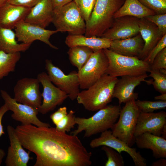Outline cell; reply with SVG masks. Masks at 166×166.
Wrapping results in <instances>:
<instances>
[{
  "instance_id": "cell-44",
  "label": "cell",
  "mask_w": 166,
  "mask_h": 166,
  "mask_svg": "<svg viewBox=\"0 0 166 166\" xmlns=\"http://www.w3.org/2000/svg\"><path fill=\"white\" fill-rule=\"evenodd\" d=\"M5 155L4 151L2 149L0 148V165H1L2 160Z\"/></svg>"
},
{
  "instance_id": "cell-35",
  "label": "cell",
  "mask_w": 166,
  "mask_h": 166,
  "mask_svg": "<svg viewBox=\"0 0 166 166\" xmlns=\"http://www.w3.org/2000/svg\"><path fill=\"white\" fill-rule=\"evenodd\" d=\"M145 18L155 24L163 35L166 34V14H156Z\"/></svg>"
},
{
  "instance_id": "cell-25",
  "label": "cell",
  "mask_w": 166,
  "mask_h": 166,
  "mask_svg": "<svg viewBox=\"0 0 166 166\" xmlns=\"http://www.w3.org/2000/svg\"><path fill=\"white\" fill-rule=\"evenodd\" d=\"M15 32L11 29L0 26V51L7 53L25 52L31 44L19 43Z\"/></svg>"
},
{
  "instance_id": "cell-5",
  "label": "cell",
  "mask_w": 166,
  "mask_h": 166,
  "mask_svg": "<svg viewBox=\"0 0 166 166\" xmlns=\"http://www.w3.org/2000/svg\"><path fill=\"white\" fill-rule=\"evenodd\" d=\"M108 60L105 74L113 77L137 76L147 73L151 70L147 62L136 57L118 54L109 49H103Z\"/></svg>"
},
{
  "instance_id": "cell-13",
  "label": "cell",
  "mask_w": 166,
  "mask_h": 166,
  "mask_svg": "<svg viewBox=\"0 0 166 166\" xmlns=\"http://www.w3.org/2000/svg\"><path fill=\"white\" fill-rule=\"evenodd\" d=\"M14 29L16 37L19 42L31 45L34 41L39 40L44 42L53 49H58L49 41L51 36L58 32L56 30H46L24 21L18 23Z\"/></svg>"
},
{
  "instance_id": "cell-33",
  "label": "cell",
  "mask_w": 166,
  "mask_h": 166,
  "mask_svg": "<svg viewBox=\"0 0 166 166\" xmlns=\"http://www.w3.org/2000/svg\"><path fill=\"white\" fill-rule=\"evenodd\" d=\"M85 22L89 19L96 0H73Z\"/></svg>"
},
{
  "instance_id": "cell-31",
  "label": "cell",
  "mask_w": 166,
  "mask_h": 166,
  "mask_svg": "<svg viewBox=\"0 0 166 166\" xmlns=\"http://www.w3.org/2000/svg\"><path fill=\"white\" fill-rule=\"evenodd\" d=\"M101 149L104 151L107 158L105 166H123L124 163L121 153L113 148L106 146H102Z\"/></svg>"
},
{
  "instance_id": "cell-10",
  "label": "cell",
  "mask_w": 166,
  "mask_h": 166,
  "mask_svg": "<svg viewBox=\"0 0 166 166\" xmlns=\"http://www.w3.org/2000/svg\"><path fill=\"white\" fill-rule=\"evenodd\" d=\"M0 92L5 103L9 110L13 112L11 117L13 119L21 122L23 125L33 124L39 127H51L49 124L42 122L38 118V109L17 102L4 90H1Z\"/></svg>"
},
{
  "instance_id": "cell-39",
  "label": "cell",
  "mask_w": 166,
  "mask_h": 166,
  "mask_svg": "<svg viewBox=\"0 0 166 166\" xmlns=\"http://www.w3.org/2000/svg\"><path fill=\"white\" fill-rule=\"evenodd\" d=\"M40 0H8L7 2L23 7L31 8Z\"/></svg>"
},
{
  "instance_id": "cell-28",
  "label": "cell",
  "mask_w": 166,
  "mask_h": 166,
  "mask_svg": "<svg viewBox=\"0 0 166 166\" xmlns=\"http://www.w3.org/2000/svg\"><path fill=\"white\" fill-rule=\"evenodd\" d=\"M21 57L20 52L7 53L0 51V80L14 71Z\"/></svg>"
},
{
  "instance_id": "cell-18",
  "label": "cell",
  "mask_w": 166,
  "mask_h": 166,
  "mask_svg": "<svg viewBox=\"0 0 166 166\" xmlns=\"http://www.w3.org/2000/svg\"><path fill=\"white\" fill-rule=\"evenodd\" d=\"M7 131L10 145L8 149L5 161L6 166H27L29 160V152L23 148L16 133L15 128L11 125L7 127Z\"/></svg>"
},
{
  "instance_id": "cell-30",
  "label": "cell",
  "mask_w": 166,
  "mask_h": 166,
  "mask_svg": "<svg viewBox=\"0 0 166 166\" xmlns=\"http://www.w3.org/2000/svg\"><path fill=\"white\" fill-rule=\"evenodd\" d=\"M135 103L141 112L152 113L155 110L164 109L166 107V101H151L138 100L135 101Z\"/></svg>"
},
{
  "instance_id": "cell-21",
  "label": "cell",
  "mask_w": 166,
  "mask_h": 166,
  "mask_svg": "<svg viewBox=\"0 0 166 166\" xmlns=\"http://www.w3.org/2000/svg\"><path fill=\"white\" fill-rule=\"evenodd\" d=\"M30 9L6 3L0 7V26L14 29L18 23L24 21Z\"/></svg>"
},
{
  "instance_id": "cell-17",
  "label": "cell",
  "mask_w": 166,
  "mask_h": 166,
  "mask_svg": "<svg viewBox=\"0 0 166 166\" xmlns=\"http://www.w3.org/2000/svg\"><path fill=\"white\" fill-rule=\"evenodd\" d=\"M148 77L147 73L137 76L121 77L115 85L113 98H117L120 105L125 103L133 98L136 100L138 93L134 92V89L142 82L145 81V79Z\"/></svg>"
},
{
  "instance_id": "cell-1",
  "label": "cell",
  "mask_w": 166,
  "mask_h": 166,
  "mask_svg": "<svg viewBox=\"0 0 166 166\" xmlns=\"http://www.w3.org/2000/svg\"><path fill=\"white\" fill-rule=\"evenodd\" d=\"M23 147L34 153V166H89L92 153L77 136L57 130L55 128L32 124L15 128Z\"/></svg>"
},
{
  "instance_id": "cell-36",
  "label": "cell",
  "mask_w": 166,
  "mask_h": 166,
  "mask_svg": "<svg viewBox=\"0 0 166 166\" xmlns=\"http://www.w3.org/2000/svg\"><path fill=\"white\" fill-rule=\"evenodd\" d=\"M166 47V34L163 35L144 60L150 65L157 55Z\"/></svg>"
},
{
  "instance_id": "cell-29",
  "label": "cell",
  "mask_w": 166,
  "mask_h": 166,
  "mask_svg": "<svg viewBox=\"0 0 166 166\" xmlns=\"http://www.w3.org/2000/svg\"><path fill=\"white\" fill-rule=\"evenodd\" d=\"M148 77H150L154 81H146L148 83L152 84L154 89L161 94L166 93V74L161 73L159 69H151Z\"/></svg>"
},
{
  "instance_id": "cell-22",
  "label": "cell",
  "mask_w": 166,
  "mask_h": 166,
  "mask_svg": "<svg viewBox=\"0 0 166 166\" xmlns=\"http://www.w3.org/2000/svg\"><path fill=\"white\" fill-rule=\"evenodd\" d=\"M144 45V41L139 33L130 38L113 40L109 49L120 54L138 58Z\"/></svg>"
},
{
  "instance_id": "cell-45",
  "label": "cell",
  "mask_w": 166,
  "mask_h": 166,
  "mask_svg": "<svg viewBox=\"0 0 166 166\" xmlns=\"http://www.w3.org/2000/svg\"><path fill=\"white\" fill-rule=\"evenodd\" d=\"M162 137L164 139H166V125L164 126L161 135Z\"/></svg>"
},
{
  "instance_id": "cell-42",
  "label": "cell",
  "mask_w": 166,
  "mask_h": 166,
  "mask_svg": "<svg viewBox=\"0 0 166 166\" xmlns=\"http://www.w3.org/2000/svg\"><path fill=\"white\" fill-rule=\"evenodd\" d=\"M152 166H166V160L164 158H161L160 160H157L152 163Z\"/></svg>"
},
{
  "instance_id": "cell-32",
  "label": "cell",
  "mask_w": 166,
  "mask_h": 166,
  "mask_svg": "<svg viewBox=\"0 0 166 166\" xmlns=\"http://www.w3.org/2000/svg\"><path fill=\"white\" fill-rule=\"evenodd\" d=\"M75 113L74 111L70 110L66 116L55 125L56 129L66 133L74 128L76 124Z\"/></svg>"
},
{
  "instance_id": "cell-47",
  "label": "cell",
  "mask_w": 166,
  "mask_h": 166,
  "mask_svg": "<svg viewBox=\"0 0 166 166\" xmlns=\"http://www.w3.org/2000/svg\"><path fill=\"white\" fill-rule=\"evenodd\" d=\"M125 1V0H124Z\"/></svg>"
},
{
  "instance_id": "cell-7",
  "label": "cell",
  "mask_w": 166,
  "mask_h": 166,
  "mask_svg": "<svg viewBox=\"0 0 166 166\" xmlns=\"http://www.w3.org/2000/svg\"><path fill=\"white\" fill-rule=\"evenodd\" d=\"M133 98L121 109L118 121L111 128L113 135L131 147L135 142L134 132L140 112Z\"/></svg>"
},
{
  "instance_id": "cell-11",
  "label": "cell",
  "mask_w": 166,
  "mask_h": 166,
  "mask_svg": "<svg viewBox=\"0 0 166 166\" xmlns=\"http://www.w3.org/2000/svg\"><path fill=\"white\" fill-rule=\"evenodd\" d=\"M39 83L37 78L25 77L19 80L14 87V99L19 103L38 109L42 99Z\"/></svg>"
},
{
  "instance_id": "cell-34",
  "label": "cell",
  "mask_w": 166,
  "mask_h": 166,
  "mask_svg": "<svg viewBox=\"0 0 166 166\" xmlns=\"http://www.w3.org/2000/svg\"><path fill=\"white\" fill-rule=\"evenodd\" d=\"M156 14H166V0H138Z\"/></svg>"
},
{
  "instance_id": "cell-41",
  "label": "cell",
  "mask_w": 166,
  "mask_h": 166,
  "mask_svg": "<svg viewBox=\"0 0 166 166\" xmlns=\"http://www.w3.org/2000/svg\"><path fill=\"white\" fill-rule=\"evenodd\" d=\"M73 0H52L54 10L59 8Z\"/></svg>"
},
{
  "instance_id": "cell-4",
  "label": "cell",
  "mask_w": 166,
  "mask_h": 166,
  "mask_svg": "<svg viewBox=\"0 0 166 166\" xmlns=\"http://www.w3.org/2000/svg\"><path fill=\"white\" fill-rule=\"evenodd\" d=\"M124 0H96L89 20L86 23L85 35L101 37L112 26L114 15Z\"/></svg>"
},
{
  "instance_id": "cell-37",
  "label": "cell",
  "mask_w": 166,
  "mask_h": 166,
  "mask_svg": "<svg viewBox=\"0 0 166 166\" xmlns=\"http://www.w3.org/2000/svg\"><path fill=\"white\" fill-rule=\"evenodd\" d=\"M150 65L151 70L166 69V47L157 55Z\"/></svg>"
},
{
  "instance_id": "cell-24",
  "label": "cell",
  "mask_w": 166,
  "mask_h": 166,
  "mask_svg": "<svg viewBox=\"0 0 166 166\" xmlns=\"http://www.w3.org/2000/svg\"><path fill=\"white\" fill-rule=\"evenodd\" d=\"M112 40L102 37H87L83 35L69 34L66 37L65 43L69 48L82 46L89 47L93 51L109 49Z\"/></svg>"
},
{
  "instance_id": "cell-40",
  "label": "cell",
  "mask_w": 166,
  "mask_h": 166,
  "mask_svg": "<svg viewBox=\"0 0 166 166\" xmlns=\"http://www.w3.org/2000/svg\"><path fill=\"white\" fill-rule=\"evenodd\" d=\"M8 111L9 109L5 103L0 107V137L5 133L2 124V119L5 114Z\"/></svg>"
},
{
  "instance_id": "cell-19",
  "label": "cell",
  "mask_w": 166,
  "mask_h": 166,
  "mask_svg": "<svg viewBox=\"0 0 166 166\" xmlns=\"http://www.w3.org/2000/svg\"><path fill=\"white\" fill-rule=\"evenodd\" d=\"M53 13L52 0H40L31 8L24 21L45 28L52 23Z\"/></svg>"
},
{
  "instance_id": "cell-43",
  "label": "cell",
  "mask_w": 166,
  "mask_h": 166,
  "mask_svg": "<svg viewBox=\"0 0 166 166\" xmlns=\"http://www.w3.org/2000/svg\"><path fill=\"white\" fill-rule=\"evenodd\" d=\"M155 100L161 101H166V93L161 94L160 95L154 97Z\"/></svg>"
},
{
  "instance_id": "cell-38",
  "label": "cell",
  "mask_w": 166,
  "mask_h": 166,
  "mask_svg": "<svg viewBox=\"0 0 166 166\" xmlns=\"http://www.w3.org/2000/svg\"><path fill=\"white\" fill-rule=\"evenodd\" d=\"M67 113V108L66 107H60L50 115V118L53 123L56 125Z\"/></svg>"
},
{
  "instance_id": "cell-8",
  "label": "cell",
  "mask_w": 166,
  "mask_h": 166,
  "mask_svg": "<svg viewBox=\"0 0 166 166\" xmlns=\"http://www.w3.org/2000/svg\"><path fill=\"white\" fill-rule=\"evenodd\" d=\"M109 64L103 50L94 51L81 69L78 71L80 88L86 89L105 74Z\"/></svg>"
},
{
  "instance_id": "cell-27",
  "label": "cell",
  "mask_w": 166,
  "mask_h": 166,
  "mask_svg": "<svg viewBox=\"0 0 166 166\" xmlns=\"http://www.w3.org/2000/svg\"><path fill=\"white\" fill-rule=\"evenodd\" d=\"M94 52L91 49L84 46H76L69 47L67 52L70 63L80 70Z\"/></svg>"
},
{
  "instance_id": "cell-3",
  "label": "cell",
  "mask_w": 166,
  "mask_h": 166,
  "mask_svg": "<svg viewBox=\"0 0 166 166\" xmlns=\"http://www.w3.org/2000/svg\"><path fill=\"white\" fill-rule=\"evenodd\" d=\"M121 109L120 105H107L89 118L76 117L77 127L71 134L77 136L84 131V137L88 138L111 129L119 117Z\"/></svg>"
},
{
  "instance_id": "cell-12",
  "label": "cell",
  "mask_w": 166,
  "mask_h": 166,
  "mask_svg": "<svg viewBox=\"0 0 166 166\" xmlns=\"http://www.w3.org/2000/svg\"><path fill=\"white\" fill-rule=\"evenodd\" d=\"M37 78L43 89L42 93L43 99L38 110L39 112L45 114L62 104L68 97L65 93L53 84L47 73H41L38 74Z\"/></svg>"
},
{
  "instance_id": "cell-6",
  "label": "cell",
  "mask_w": 166,
  "mask_h": 166,
  "mask_svg": "<svg viewBox=\"0 0 166 166\" xmlns=\"http://www.w3.org/2000/svg\"><path fill=\"white\" fill-rule=\"evenodd\" d=\"M52 23L58 32L83 35L85 32V22L73 1L54 10Z\"/></svg>"
},
{
  "instance_id": "cell-15",
  "label": "cell",
  "mask_w": 166,
  "mask_h": 166,
  "mask_svg": "<svg viewBox=\"0 0 166 166\" xmlns=\"http://www.w3.org/2000/svg\"><path fill=\"white\" fill-rule=\"evenodd\" d=\"M139 18L131 16H124L115 18L111 26L101 37L112 40L132 37L139 33Z\"/></svg>"
},
{
  "instance_id": "cell-46",
  "label": "cell",
  "mask_w": 166,
  "mask_h": 166,
  "mask_svg": "<svg viewBox=\"0 0 166 166\" xmlns=\"http://www.w3.org/2000/svg\"><path fill=\"white\" fill-rule=\"evenodd\" d=\"M8 0H0V7L7 2Z\"/></svg>"
},
{
  "instance_id": "cell-2",
  "label": "cell",
  "mask_w": 166,
  "mask_h": 166,
  "mask_svg": "<svg viewBox=\"0 0 166 166\" xmlns=\"http://www.w3.org/2000/svg\"><path fill=\"white\" fill-rule=\"evenodd\" d=\"M118 79L105 74L92 85L80 92L77 103L86 110H98L107 105L113 98L114 89Z\"/></svg>"
},
{
  "instance_id": "cell-9",
  "label": "cell",
  "mask_w": 166,
  "mask_h": 166,
  "mask_svg": "<svg viewBox=\"0 0 166 166\" xmlns=\"http://www.w3.org/2000/svg\"><path fill=\"white\" fill-rule=\"evenodd\" d=\"M45 69L52 82L58 88L65 93L72 101L77 99L80 92V81L78 72L73 71L65 74L51 60L45 61Z\"/></svg>"
},
{
  "instance_id": "cell-20",
  "label": "cell",
  "mask_w": 166,
  "mask_h": 166,
  "mask_svg": "<svg viewBox=\"0 0 166 166\" xmlns=\"http://www.w3.org/2000/svg\"><path fill=\"white\" fill-rule=\"evenodd\" d=\"M138 24L139 34L144 42L138 58L144 60L164 35L155 24L145 18L139 19Z\"/></svg>"
},
{
  "instance_id": "cell-16",
  "label": "cell",
  "mask_w": 166,
  "mask_h": 166,
  "mask_svg": "<svg viewBox=\"0 0 166 166\" xmlns=\"http://www.w3.org/2000/svg\"><path fill=\"white\" fill-rule=\"evenodd\" d=\"M166 125V113L140 112L139 115L134 132L135 137L145 132L160 136Z\"/></svg>"
},
{
  "instance_id": "cell-26",
  "label": "cell",
  "mask_w": 166,
  "mask_h": 166,
  "mask_svg": "<svg viewBox=\"0 0 166 166\" xmlns=\"http://www.w3.org/2000/svg\"><path fill=\"white\" fill-rule=\"evenodd\" d=\"M155 14L153 11L146 7L138 0H125L115 14L114 18L128 16L140 19Z\"/></svg>"
},
{
  "instance_id": "cell-23",
  "label": "cell",
  "mask_w": 166,
  "mask_h": 166,
  "mask_svg": "<svg viewBox=\"0 0 166 166\" xmlns=\"http://www.w3.org/2000/svg\"><path fill=\"white\" fill-rule=\"evenodd\" d=\"M135 142L140 148L150 149L156 158H166V140L148 132L135 137Z\"/></svg>"
},
{
  "instance_id": "cell-14",
  "label": "cell",
  "mask_w": 166,
  "mask_h": 166,
  "mask_svg": "<svg viewBox=\"0 0 166 166\" xmlns=\"http://www.w3.org/2000/svg\"><path fill=\"white\" fill-rule=\"evenodd\" d=\"M89 145L92 148L100 146L110 147L119 153L122 152L127 153L132 158L136 166H146V159L142 156L139 152L135 148H132L123 141L113 136L112 131L107 130L101 133L100 137L92 140Z\"/></svg>"
}]
</instances>
